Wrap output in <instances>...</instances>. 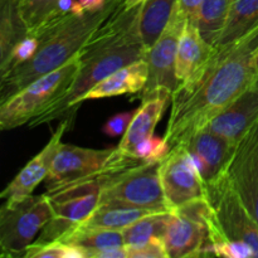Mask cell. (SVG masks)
<instances>
[{"instance_id":"cell-1","label":"cell","mask_w":258,"mask_h":258,"mask_svg":"<svg viewBox=\"0 0 258 258\" xmlns=\"http://www.w3.org/2000/svg\"><path fill=\"white\" fill-rule=\"evenodd\" d=\"M206 70L194 82L179 85L164 138L171 148L202 130L252 85L258 76V24L239 39L214 47Z\"/></svg>"},{"instance_id":"cell-2","label":"cell","mask_w":258,"mask_h":258,"mask_svg":"<svg viewBox=\"0 0 258 258\" xmlns=\"http://www.w3.org/2000/svg\"><path fill=\"white\" fill-rule=\"evenodd\" d=\"M140 10L141 5L125 9L121 2L78 53L80 68L70 88L44 113L30 121V127L54 120L73 122L78 106L91 88L118 68L144 58L145 48L139 29Z\"/></svg>"},{"instance_id":"cell-3","label":"cell","mask_w":258,"mask_h":258,"mask_svg":"<svg viewBox=\"0 0 258 258\" xmlns=\"http://www.w3.org/2000/svg\"><path fill=\"white\" fill-rule=\"evenodd\" d=\"M122 0H107L97 12L67 18L38 32L40 44L37 53L24 64L0 77V103L47 73L53 72L75 58L91 35L117 9ZM34 33V32H33Z\"/></svg>"},{"instance_id":"cell-4","label":"cell","mask_w":258,"mask_h":258,"mask_svg":"<svg viewBox=\"0 0 258 258\" xmlns=\"http://www.w3.org/2000/svg\"><path fill=\"white\" fill-rule=\"evenodd\" d=\"M78 68L80 57L77 54L60 68L33 81L0 103V128L8 131L20 127L44 113L70 88Z\"/></svg>"},{"instance_id":"cell-5","label":"cell","mask_w":258,"mask_h":258,"mask_svg":"<svg viewBox=\"0 0 258 258\" xmlns=\"http://www.w3.org/2000/svg\"><path fill=\"white\" fill-rule=\"evenodd\" d=\"M160 163H139L101 176L100 206L170 211L161 186Z\"/></svg>"},{"instance_id":"cell-6","label":"cell","mask_w":258,"mask_h":258,"mask_svg":"<svg viewBox=\"0 0 258 258\" xmlns=\"http://www.w3.org/2000/svg\"><path fill=\"white\" fill-rule=\"evenodd\" d=\"M206 189L213 251L217 244L227 241L246 242L258 257V223L227 176L207 184Z\"/></svg>"},{"instance_id":"cell-7","label":"cell","mask_w":258,"mask_h":258,"mask_svg":"<svg viewBox=\"0 0 258 258\" xmlns=\"http://www.w3.org/2000/svg\"><path fill=\"white\" fill-rule=\"evenodd\" d=\"M101 176H92L45 191L52 207V218L33 243L60 241L80 227L100 206Z\"/></svg>"},{"instance_id":"cell-8","label":"cell","mask_w":258,"mask_h":258,"mask_svg":"<svg viewBox=\"0 0 258 258\" xmlns=\"http://www.w3.org/2000/svg\"><path fill=\"white\" fill-rule=\"evenodd\" d=\"M144 163L118 148L87 149L71 144H60L53 159L52 168L45 179L47 190L92 176L103 175L126 166Z\"/></svg>"},{"instance_id":"cell-9","label":"cell","mask_w":258,"mask_h":258,"mask_svg":"<svg viewBox=\"0 0 258 258\" xmlns=\"http://www.w3.org/2000/svg\"><path fill=\"white\" fill-rule=\"evenodd\" d=\"M50 218L52 207L45 193L5 201L0 209L2 257H23Z\"/></svg>"},{"instance_id":"cell-10","label":"cell","mask_w":258,"mask_h":258,"mask_svg":"<svg viewBox=\"0 0 258 258\" xmlns=\"http://www.w3.org/2000/svg\"><path fill=\"white\" fill-rule=\"evenodd\" d=\"M163 241L168 258L214 256L207 199L171 211Z\"/></svg>"},{"instance_id":"cell-11","label":"cell","mask_w":258,"mask_h":258,"mask_svg":"<svg viewBox=\"0 0 258 258\" xmlns=\"http://www.w3.org/2000/svg\"><path fill=\"white\" fill-rule=\"evenodd\" d=\"M161 186L169 209L185 206L190 202L206 199V183L184 145L171 148L159 166Z\"/></svg>"},{"instance_id":"cell-12","label":"cell","mask_w":258,"mask_h":258,"mask_svg":"<svg viewBox=\"0 0 258 258\" xmlns=\"http://www.w3.org/2000/svg\"><path fill=\"white\" fill-rule=\"evenodd\" d=\"M186 19L179 12L178 5L169 22L168 27L160 35L155 44L144 54L149 67V78L145 88L141 91V100L160 88H168L171 92L179 87V81L175 75L176 52L179 38L184 29Z\"/></svg>"},{"instance_id":"cell-13","label":"cell","mask_w":258,"mask_h":258,"mask_svg":"<svg viewBox=\"0 0 258 258\" xmlns=\"http://www.w3.org/2000/svg\"><path fill=\"white\" fill-rule=\"evenodd\" d=\"M226 176L258 223V121L237 141Z\"/></svg>"},{"instance_id":"cell-14","label":"cell","mask_w":258,"mask_h":258,"mask_svg":"<svg viewBox=\"0 0 258 258\" xmlns=\"http://www.w3.org/2000/svg\"><path fill=\"white\" fill-rule=\"evenodd\" d=\"M236 144L203 127L180 145L188 150L207 185L226 175Z\"/></svg>"},{"instance_id":"cell-15","label":"cell","mask_w":258,"mask_h":258,"mask_svg":"<svg viewBox=\"0 0 258 258\" xmlns=\"http://www.w3.org/2000/svg\"><path fill=\"white\" fill-rule=\"evenodd\" d=\"M72 125L73 122L71 120H60L59 126L53 133L47 145L32 160L28 161L27 165L5 186L0 194V198L4 201H18L32 196L34 189L47 179L55 153L62 144V136L66 131L70 130Z\"/></svg>"},{"instance_id":"cell-16","label":"cell","mask_w":258,"mask_h":258,"mask_svg":"<svg viewBox=\"0 0 258 258\" xmlns=\"http://www.w3.org/2000/svg\"><path fill=\"white\" fill-rule=\"evenodd\" d=\"M258 121V76L252 85L204 127L237 143Z\"/></svg>"},{"instance_id":"cell-17","label":"cell","mask_w":258,"mask_h":258,"mask_svg":"<svg viewBox=\"0 0 258 258\" xmlns=\"http://www.w3.org/2000/svg\"><path fill=\"white\" fill-rule=\"evenodd\" d=\"M214 49L213 45L204 40L197 25L186 20L176 52L175 75L179 85L194 82L208 66Z\"/></svg>"},{"instance_id":"cell-18","label":"cell","mask_w":258,"mask_h":258,"mask_svg":"<svg viewBox=\"0 0 258 258\" xmlns=\"http://www.w3.org/2000/svg\"><path fill=\"white\" fill-rule=\"evenodd\" d=\"M171 95L173 92L168 88H160L141 100V106L135 110V115L117 145L123 154L134 156L136 145L154 135L156 125L163 117L169 101H171Z\"/></svg>"},{"instance_id":"cell-19","label":"cell","mask_w":258,"mask_h":258,"mask_svg":"<svg viewBox=\"0 0 258 258\" xmlns=\"http://www.w3.org/2000/svg\"><path fill=\"white\" fill-rule=\"evenodd\" d=\"M149 78L148 63L144 58L118 68L110 76L103 78L83 97L82 102L88 100H100L115 97L127 93H139L145 88Z\"/></svg>"},{"instance_id":"cell-20","label":"cell","mask_w":258,"mask_h":258,"mask_svg":"<svg viewBox=\"0 0 258 258\" xmlns=\"http://www.w3.org/2000/svg\"><path fill=\"white\" fill-rule=\"evenodd\" d=\"M178 0H145L141 4L139 29L145 52L150 49L168 27Z\"/></svg>"},{"instance_id":"cell-21","label":"cell","mask_w":258,"mask_h":258,"mask_svg":"<svg viewBox=\"0 0 258 258\" xmlns=\"http://www.w3.org/2000/svg\"><path fill=\"white\" fill-rule=\"evenodd\" d=\"M233 0H203L194 24L207 43L216 45L226 28Z\"/></svg>"},{"instance_id":"cell-22","label":"cell","mask_w":258,"mask_h":258,"mask_svg":"<svg viewBox=\"0 0 258 258\" xmlns=\"http://www.w3.org/2000/svg\"><path fill=\"white\" fill-rule=\"evenodd\" d=\"M156 209L143 208H126V207H107L98 206V208L83 222L81 226L90 228L112 229V231H122L126 227L133 224L138 219L155 213Z\"/></svg>"},{"instance_id":"cell-23","label":"cell","mask_w":258,"mask_h":258,"mask_svg":"<svg viewBox=\"0 0 258 258\" xmlns=\"http://www.w3.org/2000/svg\"><path fill=\"white\" fill-rule=\"evenodd\" d=\"M258 24V0H233L228 22L214 47H223L243 37Z\"/></svg>"},{"instance_id":"cell-24","label":"cell","mask_w":258,"mask_h":258,"mask_svg":"<svg viewBox=\"0 0 258 258\" xmlns=\"http://www.w3.org/2000/svg\"><path fill=\"white\" fill-rule=\"evenodd\" d=\"M0 62L7 59L13 48L29 33L20 15L19 0H0Z\"/></svg>"},{"instance_id":"cell-25","label":"cell","mask_w":258,"mask_h":258,"mask_svg":"<svg viewBox=\"0 0 258 258\" xmlns=\"http://www.w3.org/2000/svg\"><path fill=\"white\" fill-rule=\"evenodd\" d=\"M60 242L78 247L83 252L88 251V249H102L125 246L122 231L90 228V227L83 226L73 229L71 233L63 237Z\"/></svg>"},{"instance_id":"cell-26","label":"cell","mask_w":258,"mask_h":258,"mask_svg":"<svg viewBox=\"0 0 258 258\" xmlns=\"http://www.w3.org/2000/svg\"><path fill=\"white\" fill-rule=\"evenodd\" d=\"M170 216L171 211L155 212L134 222L133 224L122 229L125 246L144 243L154 237L163 238L168 228Z\"/></svg>"},{"instance_id":"cell-27","label":"cell","mask_w":258,"mask_h":258,"mask_svg":"<svg viewBox=\"0 0 258 258\" xmlns=\"http://www.w3.org/2000/svg\"><path fill=\"white\" fill-rule=\"evenodd\" d=\"M59 0H19L20 15L29 32L37 30L49 20Z\"/></svg>"},{"instance_id":"cell-28","label":"cell","mask_w":258,"mask_h":258,"mask_svg":"<svg viewBox=\"0 0 258 258\" xmlns=\"http://www.w3.org/2000/svg\"><path fill=\"white\" fill-rule=\"evenodd\" d=\"M40 44V35L29 32L22 40L15 44L7 59L0 62V77L8 75L19 66L27 63L37 53Z\"/></svg>"},{"instance_id":"cell-29","label":"cell","mask_w":258,"mask_h":258,"mask_svg":"<svg viewBox=\"0 0 258 258\" xmlns=\"http://www.w3.org/2000/svg\"><path fill=\"white\" fill-rule=\"evenodd\" d=\"M24 258H85L83 251L78 247L64 242L32 243L23 254Z\"/></svg>"},{"instance_id":"cell-30","label":"cell","mask_w":258,"mask_h":258,"mask_svg":"<svg viewBox=\"0 0 258 258\" xmlns=\"http://www.w3.org/2000/svg\"><path fill=\"white\" fill-rule=\"evenodd\" d=\"M171 150L165 138L151 135L139 143L134 150V156L144 163H161Z\"/></svg>"},{"instance_id":"cell-31","label":"cell","mask_w":258,"mask_h":258,"mask_svg":"<svg viewBox=\"0 0 258 258\" xmlns=\"http://www.w3.org/2000/svg\"><path fill=\"white\" fill-rule=\"evenodd\" d=\"M127 258H168L163 238L154 237L140 244L125 246Z\"/></svg>"},{"instance_id":"cell-32","label":"cell","mask_w":258,"mask_h":258,"mask_svg":"<svg viewBox=\"0 0 258 258\" xmlns=\"http://www.w3.org/2000/svg\"><path fill=\"white\" fill-rule=\"evenodd\" d=\"M214 256L227 258H251L256 257L254 249L246 242L227 241L214 247Z\"/></svg>"},{"instance_id":"cell-33","label":"cell","mask_w":258,"mask_h":258,"mask_svg":"<svg viewBox=\"0 0 258 258\" xmlns=\"http://www.w3.org/2000/svg\"><path fill=\"white\" fill-rule=\"evenodd\" d=\"M135 111H126V112L116 113L111 116L105 125L102 126V133L110 138H118V136L125 135L131 120H133Z\"/></svg>"},{"instance_id":"cell-34","label":"cell","mask_w":258,"mask_h":258,"mask_svg":"<svg viewBox=\"0 0 258 258\" xmlns=\"http://www.w3.org/2000/svg\"><path fill=\"white\" fill-rule=\"evenodd\" d=\"M85 258H127L125 246L102 249H88L83 252Z\"/></svg>"},{"instance_id":"cell-35","label":"cell","mask_w":258,"mask_h":258,"mask_svg":"<svg viewBox=\"0 0 258 258\" xmlns=\"http://www.w3.org/2000/svg\"><path fill=\"white\" fill-rule=\"evenodd\" d=\"M203 0H178V9L186 20L196 22Z\"/></svg>"},{"instance_id":"cell-36","label":"cell","mask_w":258,"mask_h":258,"mask_svg":"<svg viewBox=\"0 0 258 258\" xmlns=\"http://www.w3.org/2000/svg\"><path fill=\"white\" fill-rule=\"evenodd\" d=\"M78 2L86 12H97L107 4V0H78Z\"/></svg>"},{"instance_id":"cell-37","label":"cell","mask_w":258,"mask_h":258,"mask_svg":"<svg viewBox=\"0 0 258 258\" xmlns=\"http://www.w3.org/2000/svg\"><path fill=\"white\" fill-rule=\"evenodd\" d=\"M145 0H122V8L125 9H133V8L141 5Z\"/></svg>"},{"instance_id":"cell-38","label":"cell","mask_w":258,"mask_h":258,"mask_svg":"<svg viewBox=\"0 0 258 258\" xmlns=\"http://www.w3.org/2000/svg\"><path fill=\"white\" fill-rule=\"evenodd\" d=\"M257 70H258V60H257Z\"/></svg>"}]
</instances>
